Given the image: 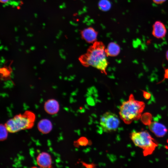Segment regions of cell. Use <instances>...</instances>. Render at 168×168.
Instances as JSON below:
<instances>
[{
  "instance_id": "8992f818",
  "label": "cell",
  "mask_w": 168,
  "mask_h": 168,
  "mask_svg": "<svg viewBox=\"0 0 168 168\" xmlns=\"http://www.w3.org/2000/svg\"><path fill=\"white\" fill-rule=\"evenodd\" d=\"M152 34L155 38L162 39L166 36L167 29L165 24L160 21L155 22L152 25Z\"/></svg>"
},
{
  "instance_id": "9a60e30c",
  "label": "cell",
  "mask_w": 168,
  "mask_h": 168,
  "mask_svg": "<svg viewBox=\"0 0 168 168\" xmlns=\"http://www.w3.org/2000/svg\"><path fill=\"white\" fill-rule=\"evenodd\" d=\"M143 93V95L145 98L147 99H149L151 97V94L145 91H142Z\"/></svg>"
},
{
  "instance_id": "ba28073f",
  "label": "cell",
  "mask_w": 168,
  "mask_h": 168,
  "mask_svg": "<svg viewBox=\"0 0 168 168\" xmlns=\"http://www.w3.org/2000/svg\"><path fill=\"white\" fill-rule=\"evenodd\" d=\"M80 33L82 38L88 43L93 44L96 41L97 32L91 27L83 29Z\"/></svg>"
},
{
  "instance_id": "e0dca14e",
  "label": "cell",
  "mask_w": 168,
  "mask_h": 168,
  "mask_svg": "<svg viewBox=\"0 0 168 168\" xmlns=\"http://www.w3.org/2000/svg\"><path fill=\"white\" fill-rule=\"evenodd\" d=\"M164 78L168 79V68L165 69Z\"/></svg>"
},
{
  "instance_id": "277c9868",
  "label": "cell",
  "mask_w": 168,
  "mask_h": 168,
  "mask_svg": "<svg viewBox=\"0 0 168 168\" xmlns=\"http://www.w3.org/2000/svg\"><path fill=\"white\" fill-rule=\"evenodd\" d=\"M35 119L34 114L31 111H26L23 114L17 115L8 120L5 125L8 132L14 133L32 128Z\"/></svg>"
},
{
  "instance_id": "2e32d148",
  "label": "cell",
  "mask_w": 168,
  "mask_h": 168,
  "mask_svg": "<svg viewBox=\"0 0 168 168\" xmlns=\"http://www.w3.org/2000/svg\"><path fill=\"white\" fill-rule=\"evenodd\" d=\"M156 4H160L163 3L167 0H152Z\"/></svg>"
},
{
  "instance_id": "8fae6325",
  "label": "cell",
  "mask_w": 168,
  "mask_h": 168,
  "mask_svg": "<svg viewBox=\"0 0 168 168\" xmlns=\"http://www.w3.org/2000/svg\"><path fill=\"white\" fill-rule=\"evenodd\" d=\"M38 128L41 132L44 134H46L49 133L51 130L52 124L49 120L43 119L38 122Z\"/></svg>"
},
{
  "instance_id": "ac0fdd59",
  "label": "cell",
  "mask_w": 168,
  "mask_h": 168,
  "mask_svg": "<svg viewBox=\"0 0 168 168\" xmlns=\"http://www.w3.org/2000/svg\"><path fill=\"white\" fill-rule=\"evenodd\" d=\"M9 0H0V2L3 3H6L8 2Z\"/></svg>"
},
{
  "instance_id": "3957f363",
  "label": "cell",
  "mask_w": 168,
  "mask_h": 168,
  "mask_svg": "<svg viewBox=\"0 0 168 168\" xmlns=\"http://www.w3.org/2000/svg\"><path fill=\"white\" fill-rule=\"evenodd\" d=\"M130 137L136 146L143 150L145 156L151 154L158 146L157 142L147 131H133L130 134Z\"/></svg>"
},
{
  "instance_id": "5b68a950",
  "label": "cell",
  "mask_w": 168,
  "mask_h": 168,
  "mask_svg": "<svg viewBox=\"0 0 168 168\" xmlns=\"http://www.w3.org/2000/svg\"><path fill=\"white\" fill-rule=\"evenodd\" d=\"M120 121L118 116L110 112L104 113L100 117V124L103 131L109 133L115 131L118 128Z\"/></svg>"
},
{
  "instance_id": "7c38bea8",
  "label": "cell",
  "mask_w": 168,
  "mask_h": 168,
  "mask_svg": "<svg viewBox=\"0 0 168 168\" xmlns=\"http://www.w3.org/2000/svg\"><path fill=\"white\" fill-rule=\"evenodd\" d=\"M120 51V48L119 45L114 42L110 43L105 49L107 56H117L119 54Z\"/></svg>"
},
{
  "instance_id": "30bf717a",
  "label": "cell",
  "mask_w": 168,
  "mask_h": 168,
  "mask_svg": "<svg viewBox=\"0 0 168 168\" xmlns=\"http://www.w3.org/2000/svg\"><path fill=\"white\" fill-rule=\"evenodd\" d=\"M44 108L48 113L54 114H56L58 111L59 105L57 100L54 99H50L45 103Z\"/></svg>"
},
{
  "instance_id": "6da1fadb",
  "label": "cell",
  "mask_w": 168,
  "mask_h": 168,
  "mask_svg": "<svg viewBox=\"0 0 168 168\" xmlns=\"http://www.w3.org/2000/svg\"><path fill=\"white\" fill-rule=\"evenodd\" d=\"M105 49L102 42L96 41L89 47L85 54L80 57L79 60L83 66L92 67L106 74L108 62Z\"/></svg>"
},
{
  "instance_id": "4fadbf2b",
  "label": "cell",
  "mask_w": 168,
  "mask_h": 168,
  "mask_svg": "<svg viewBox=\"0 0 168 168\" xmlns=\"http://www.w3.org/2000/svg\"><path fill=\"white\" fill-rule=\"evenodd\" d=\"M0 141H3L6 139L7 136V132H8L5 125L1 124L0 125Z\"/></svg>"
},
{
  "instance_id": "d6986e66",
  "label": "cell",
  "mask_w": 168,
  "mask_h": 168,
  "mask_svg": "<svg viewBox=\"0 0 168 168\" xmlns=\"http://www.w3.org/2000/svg\"><path fill=\"white\" fill-rule=\"evenodd\" d=\"M166 59L168 61V49L166 52Z\"/></svg>"
},
{
  "instance_id": "5bb4252c",
  "label": "cell",
  "mask_w": 168,
  "mask_h": 168,
  "mask_svg": "<svg viewBox=\"0 0 168 168\" xmlns=\"http://www.w3.org/2000/svg\"><path fill=\"white\" fill-rule=\"evenodd\" d=\"M110 4L107 0H101L99 3V6L102 10L106 11L108 10L110 7Z\"/></svg>"
},
{
  "instance_id": "52a82bcc",
  "label": "cell",
  "mask_w": 168,
  "mask_h": 168,
  "mask_svg": "<svg viewBox=\"0 0 168 168\" xmlns=\"http://www.w3.org/2000/svg\"><path fill=\"white\" fill-rule=\"evenodd\" d=\"M148 125L150 131L158 137H163L167 131L165 126L156 121L151 122Z\"/></svg>"
},
{
  "instance_id": "9c48e42d",
  "label": "cell",
  "mask_w": 168,
  "mask_h": 168,
  "mask_svg": "<svg viewBox=\"0 0 168 168\" xmlns=\"http://www.w3.org/2000/svg\"><path fill=\"white\" fill-rule=\"evenodd\" d=\"M36 161L37 164L41 167L50 168L51 166V158L48 153L42 152L40 153L37 157Z\"/></svg>"
},
{
  "instance_id": "7a4b0ae2",
  "label": "cell",
  "mask_w": 168,
  "mask_h": 168,
  "mask_svg": "<svg viewBox=\"0 0 168 168\" xmlns=\"http://www.w3.org/2000/svg\"><path fill=\"white\" fill-rule=\"evenodd\" d=\"M145 107L143 102L136 100L134 95L130 94L128 100L123 102L120 106V117L125 124H130L141 118Z\"/></svg>"
}]
</instances>
